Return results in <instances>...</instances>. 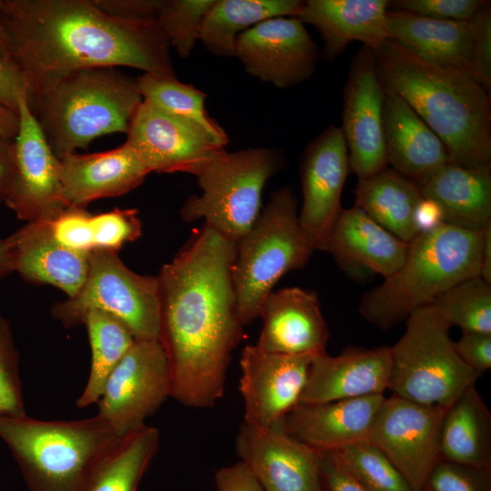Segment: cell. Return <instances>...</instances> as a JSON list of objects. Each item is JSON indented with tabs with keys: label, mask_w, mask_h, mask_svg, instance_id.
I'll list each match as a JSON object with an SVG mask.
<instances>
[{
	"label": "cell",
	"mask_w": 491,
	"mask_h": 491,
	"mask_svg": "<svg viewBox=\"0 0 491 491\" xmlns=\"http://www.w3.org/2000/svg\"><path fill=\"white\" fill-rule=\"evenodd\" d=\"M235 254V242L204 225L157 275L158 340L169 366L170 397L187 407H211L223 396L243 336L232 278Z\"/></svg>",
	"instance_id": "obj_1"
},
{
	"label": "cell",
	"mask_w": 491,
	"mask_h": 491,
	"mask_svg": "<svg viewBox=\"0 0 491 491\" xmlns=\"http://www.w3.org/2000/svg\"><path fill=\"white\" fill-rule=\"evenodd\" d=\"M0 22L27 99L85 68L125 66L176 76L156 19L115 16L95 0H2Z\"/></svg>",
	"instance_id": "obj_2"
},
{
	"label": "cell",
	"mask_w": 491,
	"mask_h": 491,
	"mask_svg": "<svg viewBox=\"0 0 491 491\" xmlns=\"http://www.w3.org/2000/svg\"><path fill=\"white\" fill-rule=\"evenodd\" d=\"M385 88L399 95L445 144L452 163L491 167V99L464 70L433 65L394 41L374 51Z\"/></svg>",
	"instance_id": "obj_3"
},
{
	"label": "cell",
	"mask_w": 491,
	"mask_h": 491,
	"mask_svg": "<svg viewBox=\"0 0 491 491\" xmlns=\"http://www.w3.org/2000/svg\"><path fill=\"white\" fill-rule=\"evenodd\" d=\"M483 233L442 224L417 234L400 267L362 296L359 314L387 331L458 282L480 276Z\"/></svg>",
	"instance_id": "obj_4"
},
{
	"label": "cell",
	"mask_w": 491,
	"mask_h": 491,
	"mask_svg": "<svg viewBox=\"0 0 491 491\" xmlns=\"http://www.w3.org/2000/svg\"><path fill=\"white\" fill-rule=\"evenodd\" d=\"M27 102L60 158L99 136L127 134L143 97L137 78L117 67H93L69 73Z\"/></svg>",
	"instance_id": "obj_5"
},
{
	"label": "cell",
	"mask_w": 491,
	"mask_h": 491,
	"mask_svg": "<svg viewBox=\"0 0 491 491\" xmlns=\"http://www.w3.org/2000/svg\"><path fill=\"white\" fill-rule=\"evenodd\" d=\"M0 438L29 491H85L101 461L123 437L99 416L46 421L0 416Z\"/></svg>",
	"instance_id": "obj_6"
},
{
	"label": "cell",
	"mask_w": 491,
	"mask_h": 491,
	"mask_svg": "<svg viewBox=\"0 0 491 491\" xmlns=\"http://www.w3.org/2000/svg\"><path fill=\"white\" fill-rule=\"evenodd\" d=\"M285 164L284 153L276 148L218 150L191 173L201 194L187 197L182 219H204V225L237 243L261 212L266 184Z\"/></svg>",
	"instance_id": "obj_7"
},
{
	"label": "cell",
	"mask_w": 491,
	"mask_h": 491,
	"mask_svg": "<svg viewBox=\"0 0 491 491\" xmlns=\"http://www.w3.org/2000/svg\"><path fill=\"white\" fill-rule=\"evenodd\" d=\"M314 251L299 224L292 189L285 186L273 192L236 243L232 278L244 326L259 317L263 302L278 280L305 267Z\"/></svg>",
	"instance_id": "obj_8"
},
{
	"label": "cell",
	"mask_w": 491,
	"mask_h": 491,
	"mask_svg": "<svg viewBox=\"0 0 491 491\" xmlns=\"http://www.w3.org/2000/svg\"><path fill=\"white\" fill-rule=\"evenodd\" d=\"M450 327L429 306L407 317L405 333L390 346L392 395L447 408L475 386L482 375L459 357Z\"/></svg>",
	"instance_id": "obj_9"
},
{
	"label": "cell",
	"mask_w": 491,
	"mask_h": 491,
	"mask_svg": "<svg viewBox=\"0 0 491 491\" xmlns=\"http://www.w3.org/2000/svg\"><path fill=\"white\" fill-rule=\"evenodd\" d=\"M91 310L121 320L135 340H158L160 292L157 276L130 270L116 252L95 249L89 253L88 272L80 290L55 303L51 313L65 327L82 325Z\"/></svg>",
	"instance_id": "obj_10"
},
{
	"label": "cell",
	"mask_w": 491,
	"mask_h": 491,
	"mask_svg": "<svg viewBox=\"0 0 491 491\" xmlns=\"http://www.w3.org/2000/svg\"><path fill=\"white\" fill-rule=\"evenodd\" d=\"M170 395L169 366L159 340H135L105 384L97 416L125 437L145 426Z\"/></svg>",
	"instance_id": "obj_11"
},
{
	"label": "cell",
	"mask_w": 491,
	"mask_h": 491,
	"mask_svg": "<svg viewBox=\"0 0 491 491\" xmlns=\"http://www.w3.org/2000/svg\"><path fill=\"white\" fill-rule=\"evenodd\" d=\"M446 409L392 395L385 397L376 414L366 441L390 460L413 491H426L428 476L440 460V429Z\"/></svg>",
	"instance_id": "obj_12"
},
{
	"label": "cell",
	"mask_w": 491,
	"mask_h": 491,
	"mask_svg": "<svg viewBox=\"0 0 491 491\" xmlns=\"http://www.w3.org/2000/svg\"><path fill=\"white\" fill-rule=\"evenodd\" d=\"M17 112L15 172L5 205L25 222L52 219L68 207L62 197L60 160L31 111L26 95L19 97Z\"/></svg>",
	"instance_id": "obj_13"
},
{
	"label": "cell",
	"mask_w": 491,
	"mask_h": 491,
	"mask_svg": "<svg viewBox=\"0 0 491 491\" xmlns=\"http://www.w3.org/2000/svg\"><path fill=\"white\" fill-rule=\"evenodd\" d=\"M385 87L375 53L363 46L355 55L343 92L342 126L349 167L366 178L388 166L383 135Z\"/></svg>",
	"instance_id": "obj_14"
},
{
	"label": "cell",
	"mask_w": 491,
	"mask_h": 491,
	"mask_svg": "<svg viewBox=\"0 0 491 491\" xmlns=\"http://www.w3.org/2000/svg\"><path fill=\"white\" fill-rule=\"evenodd\" d=\"M235 56L252 76L277 88H288L313 76L319 53L298 18L278 16L241 34Z\"/></svg>",
	"instance_id": "obj_15"
},
{
	"label": "cell",
	"mask_w": 491,
	"mask_h": 491,
	"mask_svg": "<svg viewBox=\"0 0 491 491\" xmlns=\"http://www.w3.org/2000/svg\"><path fill=\"white\" fill-rule=\"evenodd\" d=\"M349 169L347 146L340 127L325 128L303 153V202L298 219L314 250L323 251L342 209L341 195Z\"/></svg>",
	"instance_id": "obj_16"
},
{
	"label": "cell",
	"mask_w": 491,
	"mask_h": 491,
	"mask_svg": "<svg viewBox=\"0 0 491 491\" xmlns=\"http://www.w3.org/2000/svg\"><path fill=\"white\" fill-rule=\"evenodd\" d=\"M312 358L270 353L256 344L245 346L239 387L244 402L243 422L277 427L299 403Z\"/></svg>",
	"instance_id": "obj_17"
},
{
	"label": "cell",
	"mask_w": 491,
	"mask_h": 491,
	"mask_svg": "<svg viewBox=\"0 0 491 491\" xmlns=\"http://www.w3.org/2000/svg\"><path fill=\"white\" fill-rule=\"evenodd\" d=\"M126 143L149 173L191 174L225 148L201 127L143 100L129 125Z\"/></svg>",
	"instance_id": "obj_18"
},
{
	"label": "cell",
	"mask_w": 491,
	"mask_h": 491,
	"mask_svg": "<svg viewBox=\"0 0 491 491\" xmlns=\"http://www.w3.org/2000/svg\"><path fill=\"white\" fill-rule=\"evenodd\" d=\"M235 447L264 491H321L318 451L280 428L243 422Z\"/></svg>",
	"instance_id": "obj_19"
},
{
	"label": "cell",
	"mask_w": 491,
	"mask_h": 491,
	"mask_svg": "<svg viewBox=\"0 0 491 491\" xmlns=\"http://www.w3.org/2000/svg\"><path fill=\"white\" fill-rule=\"evenodd\" d=\"M256 346L267 352L315 357L326 353L328 326L314 290L298 286L273 290L262 304Z\"/></svg>",
	"instance_id": "obj_20"
},
{
	"label": "cell",
	"mask_w": 491,
	"mask_h": 491,
	"mask_svg": "<svg viewBox=\"0 0 491 491\" xmlns=\"http://www.w3.org/2000/svg\"><path fill=\"white\" fill-rule=\"evenodd\" d=\"M391 348L346 347L312 358L299 403L317 404L384 394L391 374Z\"/></svg>",
	"instance_id": "obj_21"
},
{
	"label": "cell",
	"mask_w": 491,
	"mask_h": 491,
	"mask_svg": "<svg viewBox=\"0 0 491 491\" xmlns=\"http://www.w3.org/2000/svg\"><path fill=\"white\" fill-rule=\"evenodd\" d=\"M384 394L326 403H298L278 428L299 442L320 451H335L366 441Z\"/></svg>",
	"instance_id": "obj_22"
},
{
	"label": "cell",
	"mask_w": 491,
	"mask_h": 491,
	"mask_svg": "<svg viewBox=\"0 0 491 491\" xmlns=\"http://www.w3.org/2000/svg\"><path fill=\"white\" fill-rule=\"evenodd\" d=\"M59 160L62 197L67 206L85 208L96 199L122 195L149 174L126 142L109 151L70 153Z\"/></svg>",
	"instance_id": "obj_23"
},
{
	"label": "cell",
	"mask_w": 491,
	"mask_h": 491,
	"mask_svg": "<svg viewBox=\"0 0 491 491\" xmlns=\"http://www.w3.org/2000/svg\"><path fill=\"white\" fill-rule=\"evenodd\" d=\"M383 135L388 165L419 185L451 162L443 141L399 95L387 88Z\"/></svg>",
	"instance_id": "obj_24"
},
{
	"label": "cell",
	"mask_w": 491,
	"mask_h": 491,
	"mask_svg": "<svg viewBox=\"0 0 491 491\" xmlns=\"http://www.w3.org/2000/svg\"><path fill=\"white\" fill-rule=\"evenodd\" d=\"M388 6L386 0H307L296 18L320 33L322 56L332 62L353 42L378 50L388 39Z\"/></svg>",
	"instance_id": "obj_25"
},
{
	"label": "cell",
	"mask_w": 491,
	"mask_h": 491,
	"mask_svg": "<svg viewBox=\"0 0 491 491\" xmlns=\"http://www.w3.org/2000/svg\"><path fill=\"white\" fill-rule=\"evenodd\" d=\"M407 247L408 243L354 205L340 210L323 251L348 273L365 271L386 278L403 264Z\"/></svg>",
	"instance_id": "obj_26"
},
{
	"label": "cell",
	"mask_w": 491,
	"mask_h": 491,
	"mask_svg": "<svg viewBox=\"0 0 491 491\" xmlns=\"http://www.w3.org/2000/svg\"><path fill=\"white\" fill-rule=\"evenodd\" d=\"M7 238L13 272L25 280L52 285L74 296L88 272L89 254L61 246L52 235L49 219L26 222Z\"/></svg>",
	"instance_id": "obj_27"
},
{
	"label": "cell",
	"mask_w": 491,
	"mask_h": 491,
	"mask_svg": "<svg viewBox=\"0 0 491 491\" xmlns=\"http://www.w3.org/2000/svg\"><path fill=\"white\" fill-rule=\"evenodd\" d=\"M388 39L416 57L470 73L472 21L437 20L403 10L388 11Z\"/></svg>",
	"instance_id": "obj_28"
},
{
	"label": "cell",
	"mask_w": 491,
	"mask_h": 491,
	"mask_svg": "<svg viewBox=\"0 0 491 491\" xmlns=\"http://www.w3.org/2000/svg\"><path fill=\"white\" fill-rule=\"evenodd\" d=\"M419 186L439 204L446 224L482 232L491 222V167L450 162Z\"/></svg>",
	"instance_id": "obj_29"
},
{
	"label": "cell",
	"mask_w": 491,
	"mask_h": 491,
	"mask_svg": "<svg viewBox=\"0 0 491 491\" xmlns=\"http://www.w3.org/2000/svg\"><path fill=\"white\" fill-rule=\"evenodd\" d=\"M440 460L491 467V413L476 386L447 407L440 429Z\"/></svg>",
	"instance_id": "obj_30"
},
{
	"label": "cell",
	"mask_w": 491,
	"mask_h": 491,
	"mask_svg": "<svg viewBox=\"0 0 491 491\" xmlns=\"http://www.w3.org/2000/svg\"><path fill=\"white\" fill-rule=\"evenodd\" d=\"M422 197L419 185L388 166L358 179L355 189V205L406 243L418 234L414 213Z\"/></svg>",
	"instance_id": "obj_31"
},
{
	"label": "cell",
	"mask_w": 491,
	"mask_h": 491,
	"mask_svg": "<svg viewBox=\"0 0 491 491\" xmlns=\"http://www.w3.org/2000/svg\"><path fill=\"white\" fill-rule=\"evenodd\" d=\"M301 0H215L208 10L199 41L215 56H235L238 36L266 19L296 17Z\"/></svg>",
	"instance_id": "obj_32"
},
{
	"label": "cell",
	"mask_w": 491,
	"mask_h": 491,
	"mask_svg": "<svg viewBox=\"0 0 491 491\" xmlns=\"http://www.w3.org/2000/svg\"><path fill=\"white\" fill-rule=\"evenodd\" d=\"M159 441L158 429L147 425L123 437L98 465L85 491H136Z\"/></svg>",
	"instance_id": "obj_33"
},
{
	"label": "cell",
	"mask_w": 491,
	"mask_h": 491,
	"mask_svg": "<svg viewBox=\"0 0 491 491\" xmlns=\"http://www.w3.org/2000/svg\"><path fill=\"white\" fill-rule=\"evenodd\" d=\"M82 324L87 330L92 358L86 385L75 402L78 408L97 403L109 375L135 340L121 320L100 310L87 312Z\"/></svg>",
	"instance_id": "obj_34"
},
{
	"label": "cell",
	"mask_w": 491,
	"mask_h": 491,
	"mask_svg": "<svg viewBox=\"0 0 491 491\" xmlns=\"http://www.w3.org/2000/svg\"><path fill=\"white\" fill-rule=\"evenodd\" d=\"M136 78L143 100L201 127L225 146L227 135L206 111L203 91L172 75L143 74Z\"/></svg>",
	"instance_id": "obj_35"
},
{
	"label": "cell",
	"mask_w": 491,
	"mask_h": 491,
	"mask_svg": "<svg viewBox=\"0 0 491 491\" xmlns=\"http://www.w3.org/2000/svg\"><path fill=\"white\" fill-rule=\"evenodd\" d=\"M427 306L462 332L491 334V284L479 276L458 282Z\"/></svg>",
	"instance_id": "obj_36"
},
{
	"label": "cell",
	"mask_w": 491,
	"mask_h": 491,
	"mask_svg": "<svg viewBox=\"0 0 491 491\" xmlns=\"http://www.w3.org/2000/svg\"><path fill=\"white\" fill-rule=\"evenodd\" d=\"M335 452L367 491H413L390 460L367 441L347 445Z\"/></svg>",
	"instance_id": "obj_37"
},
{
	"label": "cell",
	"mask_w": 491,
	"mask_h": 491,
	"mask_svg": "<svg viewBox=\"0 0 491 491\" xmlns=\"http://www.w3.org/2000/svg\"><path fill=\"white\" fill-rule=\"evenodd\" d=\"M215 0H163L156 21L179 56L191 55Z\"/></svg>",
	"instance_id": "obj_38"
},
{
	"label": "cell",
	"mask_w": 491,
	"mask_h": 491,
	"mask_svg": "<svg viewBox=\"0 0 491 491\" xmlns=\"http://www.w3.org/2000/svg\"><path fill=\"white\" fill-rule=\"evenodd\" d=\"M26 415L19 373V355L11 325L0 316V416Z\"/></svg>",
	"instance_id": "obj_39"
},
{
	"label": "cell",
	"mask_w": 491,
	"mask_h": 491,
	"mask_svg": "<svg viewBox=\"0 0 491 491\" xmlns=\"http://www.w3.org/2000/svg\"><path fill=\"white\" fill-rule=\"evenodd\" d=\"M92 224L95 249L117 253L125 243L136 240L142 234L137 210L133 208L93 215Z\"/></svg>",
	"instance_id": "obj_40"
},
{
	"label": "cell",
	"mask_w": 491,
	"mask_h": 491,
	"mask_svg": "<svg viewBox=\"0 0 491 491\" xmlns=\"http://www.w3.org/2000/svg\"><path fill=\"white\" fill-rule=\"evenodd\" d=\"M490 468L439 460L428 476L426 490L491 491Z\"/></svg>",
	"instance_id": "obj_41"
},
{
	"label": "cell",
	"mask_w": 491,
	"mask_h": 491,
	"mask_svg": "<svg viewBox=\"0 0 491 491\" xmlns=\"http://www.w3.org/2000/svg\"><path fill=\"white\" fill-rule=\"evenodd\" d=\"M92 215L85 208L66 207L49 219L53 237L68 249L89 254L95 249Z\"/></svg>",
	"instance_id": "obj_42"
},
{
	"label": "cell",
	"mask_w": 491,
	"mask_h": 491,
	"mask_svg": "<svg viewBox=\"0 0 491 491\" xmlns=\"http://www.w3.org/2000/svg\"><path fill=\"white\" fill-rule=\"evenodd\" d=\"M474 38L470 74L486 90H491V5L486 1L472 18Z\"/></svg>",
	"instance_id": "obj_43"
},
{
	"label": "cell",
	"mask_w": 491,
	"mask_h": 491,
	"mask_svg": "<svg viewBox=\"0 0 491 491\" xmlns=\"http://www.w3.org/2000/svg\"><path fill=\"white\" fill-rule=\"evenodd\" d=\"M485 0H397L396 10L446 21H471Z\"/></svg>",
	"instance_id": "obj_44"
},
{
	"label": "cell",
	"mask_w": 491,
	"mask_h": 491,
	"mask_svg": "<svg viewBox=\"0 0 491 491\" xmlns=\"http://www.w3.org/2000/svg\"><path fill=\"white\" fill-rule=\"evenodd\" d=\"M318 453L321 491H367L335 451Z\"/></svg>",
	"instance_id": "obj_45"
},
{
	"label": "cell",
	"mask_w": 491,
	"mask_h": 491,
	"mask_svg": "<svg viewBox=\"0 0 491 491\" xmlns=\"http://www.w3.org/2000/svg\"><path fill=\"white\" fill-rule=\"evenodd\" d=\"M454 346L464 363L480 375L491 368V334L463 332Z\"/></svg>",
	"instance_id": "obj_46"
},
{
	"label": "cell",
	"mask_w": 491,
	"mask_h": 491,
	"mask_svg": "<svg viewBox=\"0 0 491 491\" xmlns=\"http://www.w3.org/2000/svg\"><path fill=\"white\" fill-rule=\"evenodd\" d=\"M109 15L130 19H155L163 0H95Z\"/></svg>",
	"instance_id": "obj_47"
},
{
	"label": "cell",
	"mask_w": 491,
	"mask_h": 491,
	"mask_svg": "<svg viewBox=\"0 0 491 491\" xmlns=\"http://www.w3.org/2000/svg\"><path fill=\"white\" fill-rule=\"evenodd\" d=\"M216 491H264L263 487L241 461L219 468L215 474Z\"/></svg>",
	"instance_id": "obj_48"
},
{
	"label": "cell",
	"mask_w": 491,
	"mask_h": 491,
	"mask_svg": "<svg viewBox=\"0 0 491 491\" xmlns=\"http://www.w3.org/2000/svg\"><path fill=\"white\" fill-rule=\"evenodd\" d=\"M24 95L26 86L22 73L9 59H0V104L17 112L18 99Z\"/></svg>",
	"instance_id": "obj_49"
},
{
	"label": "cell",
	"mask_w": 491,
	"mask_h": 491,
	"mask_svg": "<svg viewBox=\"0 0 491 491\" xmlns=\"http://www.w3.org/2000/svg\"><path fill=\"white\" fill-rule=\"evenodd\" d=\"M414 223L418 234L446 224L443 209L436 201L423 196L415 209Z\"/></svg>",
	"instance_id": "obj_50"
},
{
	"label": "cell",
	"mask_w": 491,
	"mask_h": 491,
	"mask_svg": "<svg viewBox=\"0 0 491 491\" xmlns=\"http://www.w3.org/2000/svg\"><path fill=\"white\" fill-rule=\"evenodd\" d=\"M14 172L13 141L0 140V205L5 203Z\"/></svg>",
	"instance_id": "obj_51"
},
{
	"label": "cell",
	"mask_w": 491,
	"mask_h": 491,
	"mask_svg": "<svg viewBox=\"0 0 491 491\" xmlns=\"http://www.w3.org/2000/svg\"><path fill=\"white\" fill-rule=\"evenodd\" d=\"M18 128V113L0 104V140L14 141Z\"/></svg>",
	"instance_id": "obj_52"
},
{
	"label": "cell",
	"mask_w": 491,
	"mask_h": 491,
	"mask_svg": "<svg viewBox=\"0 0 491 491\" xmlns=\"http://www.w3.org/2000/svg\"><path fill=\"white\" fill-rule=\"evenodd\" d=\"M480 277L491 284V222L483 233Z\"/></svg>",
	"instance_id": "obj_53"
},
{
	"label": "cell",
	"mask_w": 491,
	"mask_h": 491,
	"mask_svg": "<svg viewBox=\"0 0 491 491\" xmlns=\"http://www.w3.org/2000/svg\"><path fill=\"white\" fill-rule=\"evenodd\" d=\"M13 273L12 256L7 238L0 237V282Z\"/></svg>",
	"instance_id": "obj_54"
},
{
	"label": "cell",
	"mask_w": 491,
	"mask_h": 491,
	"mask_svg": "<svg viewBox=\"0 0 491 491\" xmlns=\"http://www.w3.org/2000/svg\"><path fill=\"white\" fill-rule=\"evenodd\" d=\"M2 5V0H0V8ZM0 59H8L7 51H6V43L3 26L0 22Z\"/></svg>",
	"instance_id": "obj_55"
}]
</instances>
